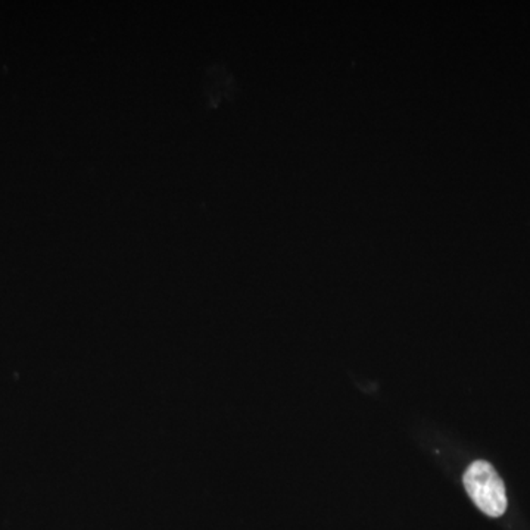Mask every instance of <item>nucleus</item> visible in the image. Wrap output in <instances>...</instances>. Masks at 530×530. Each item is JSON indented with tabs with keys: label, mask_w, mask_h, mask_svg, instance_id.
Listing matches in <instances>:
<instances>
[{
	"label": "nucleus",
	"mask_w": 530,
	"mask_h": 530,
	"mask_svg": "<svg viewBox=\"0 0 530 530\" xmlns=\"http://www.w3.org/2000/svg\"><path fill=\"white\" fill-rule=\"evenodd\" d=\"M465 491L477 508L489 517H500L507 510V495L501 477L493 465L476 462L465 472Z\"/></svg>",
	"instance_id": "obj_1"
}]
</instances>
